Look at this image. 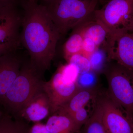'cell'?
Instances as JSON below:
<instances>
[{
	"label": "cell",
	"instance_id": "1",
	"mask_svg": "<svg viewBox=\"0 0 133 133\" xmlns=\"http://www.w3.org/2000/svg\"><path fill=\"white\" fill-rule=\"evenodd\" d=\"M22 11L21 43L31 63L44 74L50 68L62 36L45 5L28 1Z\"/></svg>",
	"mask_w": 133,
	"mask_h": 133
},
{
	"label": "cell",
	"instance_id": "2",
	"mask_svg": "<svg viewBox=\"0 0 133 133\" xmlns=\"http://www.w3.org/2000/svg\"><path fill=\"white\" fill-rule=\"evenodd\" d=\"M42 73L30 61L23 63L20 72L5 94L2 104L14 117L35 95L43 90Z\"/></svg>",
	"mask_w": 133,
	"mask_h": 133
},
{
	"label": "cell",
	"instance_id": "3",
	"mask_svg": "<svg viewBox=\"0 0 133 133\" xmlns=\"http://www.w3.org/2000/svg\"><path fill=\"white\" fill-rule=\"evenodd\" d=\"M98 1L51 0L43 5L62 36L88 19L96 9Z\"/></svg>",
	"mask_w": 133,
	"mask_h": 133
},
{
	"label": "cell",
	"instance_id": "4",
	"mask_svg": "<svg viewBox=\"0 0 133 133\" xmlns=\"http://www.w3.org/2000/svg\"><path fill=\"white\" fill-rule=\"evenodd\" d=\"M109 34V39L133 28V0H110L93 12Z\"/></svg>",
	"mask_w": 133,
	"mask_h": 133
},
{
	"label": "cell",
	"instance_id": "5",
	"mask_svg": "<svg viewBox=\"0 0 133 133\" xmlns=\"http://www.w3.org/2000/svg\"><path fill=\"white\" fill-rule=\"evenodd\" d=\"M108 95L133 121V74L115 62L105 68Z\"/></svg>",
	"mask_w": 133,
	"mask_h": 133
},
{
	"label": "cell",
	"instance_id": "6",
	"mask_svg": "<svg viewBox=\"0 0 133 133\" xmlns=\"http://www.w3.org/2000/svg\"><path fill=\"white\" fill-rule=\"evenodd\" d=\"M80 87L77 83L69 80L58 68L49 81H45L43 90L48 96L51 114L56 113Z\"/></svg>",
	"mask_w": 133,
	"mask_h": 133
},
{
	"label": "cell",
	"instance_id": "7",
	"mask_svg": "<svg viewBox=\"0 0 133 133\" xmlns=\"http://www.w3.org/2000/svg\"><path fill=\"white\" fill-rule=\"evenodd\" d=\"M102 121L108 133H133V121L109 95L99 97Z\"/></svg>",
	"mask_w": 133,
	"mask_h": 133
},
{
	"label": "cell",
	"instance_id": "8",
	"mask_svg": "<svg viewBox=\"0 0 133 133\" xmlns=\"http://www.w3.org/2000/svg\"><path fill=\"white\" fill-rule=\"evenodd\" d=\"M22 12L19 9L0 12V46L6 52H15L21 44Z\"/></svg>",
	"mask_w": 133,
	"mask_h": 133
},
{
	"label": "cell",
	"instance_id": "9",
	"mask_svg": "<svg viewBox=\"0 0 133 133\" xmlns=\"http://www.w3.org/2000/svg\"><path fill=\"white\" fill-rule=\"evenodd\" d=\"M109 60L133 74V30H130L112 38L108 44Z\"/></svg>",
	"mask_w": 133,
	"mask_h": 133
},
{
	"label": "cell",
	"instance_id": "10",
	"mask_svg": "<svg viewBox=\"0 0 133 133\" xmlns=\"http://www.w3.org/2000/svg\"><path fill=\"white\" fill-rule=\"evenodd\" d=\"M15 52L0 56V104L19 74L23 62Z\"/></svg>",
	"mask_w": 133,
	"mask_h": 133
},
{
	"label": "cell",
	"instance_id": "11",
	"mask_svg": "<svg viewBox=\"0 0 133 133\" xmlns=\"http://www.w3.org/2000/svg\"><path fill=\"white\" fill-rule=\"evenodd\" d=\"M50 114L49 101L46 94L43 90L30 101L15 118L35 123L40 122Z\"/></svg>",
	"mask_w": 133,
	"mask_h": 133
},
{
	"label": "cell",
	"instance_id": "12",
	"mask_svg": "<svg viewBox=\"0 0 133 133\" xmlns=\"http://www.w3.org/2000/svg\"><path fill=\"white\" fill-rule=\"evenodd\" d=\"M84 37L90 38L97 48L104 46L108 48L109 34L105 28L95 19L93 13L88 19L77 26Z\"/></svg>",
	"mask_w": 133,
	"mask_h": 133
},
{
	"label": "cell",
	"instance_id": "13",
	"mask_svg": "<svg viewBox=\"0 0 133 133\" xmlns=\"http://www.w3.org/2000/svg\"><path fill=\"white\" fill-rule=\"evenodd\" d=\"M97 95V91L95 88H79L56 113L71 116L79 109L85 107L90 101L96 98Z\"/></svg>",
	"mask_w": 133,
	"mask_h": 133
},
{
	"label": "cell",
	"instance_id": "14",
	"mask_svg": "<svg viewBox=\"0 0 133 133\" xmlns=\"http://www.w3.org/2000/svg\"><path fill=\"white\" fill-rule=\"evenodd\" d=\"M45 125L50 133L77 132L72 119L65 115L55 113L50 115Z\"/></svg>",
	"mask_w": 133,
	"mask_h": 133
},
{
	"label": "cell",
	"instance_id": "15",
	"mask_svg": "<svg viewBox=\"0 0 133 133\" xmlns=\"http://www.w3.org/2000/svg\"><path fill=\"white\" fill-rule=\"evenodd\" d=\"M76 133H108L103 123L101 111L97 102L92 115Z\"/></svg>",
	"mask_w": 133,
	"mask_h": 133
},
{
	"label": "cell",
	"instance_id": "16",
	"mask_svg": "<svg viewBox=\"0 0 133 133\" xmlns=\"http://www.w3.org/2000/svg\"><path fill=\"white\" fill-rule=\"evenodd\" d=\"M84 36L80 29L76 26L65 43L63 48L65 58L67 61L72 55L81 53Z\"/></svg>",
	"mask_w": 133,
	"mask_h": 133
},
{
	"label": "cell",
	"instance_id": "17",
	"mask_svg": "<svg viewBox=\"0 0 133 133\" xmlns=\"http://www.w3.org/2000/svg\"><path fill=\"white\" fill-rule=\"evenodd\" d=\"M89 59L92 70L93 71L100 70L104 66L105 60H109L107 49L104 46L98 48L89 57Z\"/></svg>",
	"mask_w": 133,
	"mask_h": 133
},
{
	"label": "cell",
	"instance_id": "18",
	"mask_svg": "<svg viewBox=\"0 0 133 133\" xmlns=\"http://www.w3.org/2000/svg\"><path fill=\"white\" fill-rule=\"evenodd\" d=\"M67 62V63L76 66L78 70L79 75L92 71L91 66L89 58L82 53L72 55Z\"/></svg>",
	"mask_w": 133,
	"mask_h": 133
},
{
	"label": "cell",
	"instance_id": "19",
	"mask_svg": "<svg viewBox=\"0 0 133 133\" xmlns=\"http://www.w3.org/2000/svg\"><path fill=\"white\" fill-rule=\"evenodd\" d=\"M70 117L74 122L77 132L80 129L89 118L88 112L85 107L79 109Z\"/></svg>",
	"mask_w": 133,
	"mask_h": 133
},
{
	"label": "cell",
	"instance_id": "20",
	"mask_svg": "<svg viewBox=\"0 0 133 133\" xmlns=\"http://www.w3.org/2000/svg\"><path fill=\"white\" fill-rule=\"evenodd\" d=\"M27 0H0V12L23 7Z\"/></svg>",
	"mask_w": 133,
	"mask_h": 133
},
{
	"label": "cell",
	"instance_id": "21",
	"mask_svg": "<svg viewBox=\"0 0 133 133\" xmlns=\"http://www.w3.org/2000/svg\"><path fill=\"white\" fill-rule=\"evenodd\" d=\"M97 48L95 42L91 39L84 37L81 52L83 55L89 58Z\"/></svg>",
	"mask_w": 133,
	"mask_h": 133
},
{
	"label": "cell",
	"instance_id": "22",
	"mask_svg": "<svg viewBox=\"0 0 133 133\" xmlns=\"http://www.w3.org/2000/svg\"><path fill=\"white\" fill-rule=\"evenodd\" d=\"M28 133H50L48 131L45 124L40 122L35 123L30 127Z\"/></svg>",
	"mask_w": 133,
	"mask_h": 133
},
{
	"label": "cell",
	"instance_id": "23",
	"mask_svg": "<svg viewBox=\"0 0 133 133\" xmlns=\"http://www.w3.org/2000/svg\"><path fill=\"white\" fill-rule=\"evenodd\" d=\"M7 52H6L5 50L3 49L0 46V56L3 55V54H5V53H7Z\"/></svg>",
	"mask_w": 133,
	"mask_h": 133
},
{
	"label": "cell",
	"instance_id": "24",
	"mask_svg": "<svg viewBox=\"0 0 133 133\" xmlns=\"http://www.w3.org/2000/svg\"><path fill=\"white\" fill-rule=\"evenodd\" d=\"M38 1V0H37V1ZM39 1H41L42 2V4H44L49 2L51 0H39Z\"/></svg>",
	"mask_w": 133,
	"mask_h": 133
},
{
	"label": "cell",
	"instance_id": "25",
	"mask_svg": "<svg viewBox=\"0 0 133 133\" xmlns=\"http://www.w3.org/2000/svg\"><path fill=\"white\" fill-rule=\"evenodd\" d=\"M27 1L30 2L37 1V0H27Z\"/></svg>",
	"mask_w": 133,
	"mask_h": 133
},
{
	"label": "cell",
	"instance_id": "26",
	"mask_svg": "<svg viewBox=\"0 0 133 133\" xmlns=\"http://www.w3.org/2000/svg\"><path fill=\"white\" fill-rule=\"evenodd\" d=\"M3 115V113L1 111H0V117H1V116H2Z\"/></svg>",
	"mask_w": 133,
	"mask_h": 133
},
{
	"label": "cell",
	"instance_id": "27",
	"mask_svg": "<svg viewBox=\"0 0 133 133\" xmlns=\"http://www.w3.org/2000/svg\"><path fill=\"white\" fill-rule=\"evenodd\" d=\"M1 117H0V118H1ZM0 133H1V119H0Z\"/></svg>",
	"mask_w": 133,
	"mask_h": 133
},
{
	"label": "cell",
	"instance_id": "28",
	"mask_svg": "<svg viewBox=\"0 0 133 133\" xmlns=\"http://www.w3.org/2000/svg\"><path fill=\"white\" fill-rule=\"evenodd\" d=\"M132 30H133V29H132Z\"/></svg>",
	"mask_w": 133,
	"mask_h": 133
}]
</instances>
